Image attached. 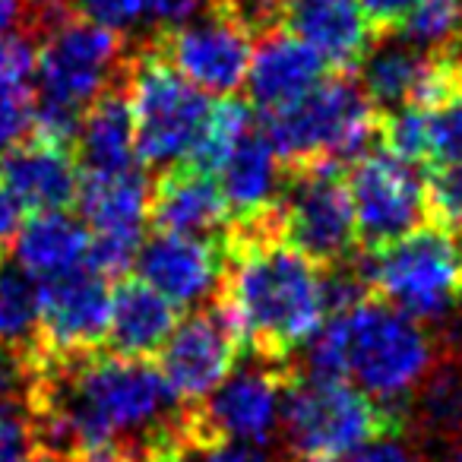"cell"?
<instances>
[{
  "label": "cell",
  "instance_id": "obj_1",
  "mask_svg": "<svg viewBox=\"0 0 462 462\" xmlns=\"http://www.w3.org/2000/svg\"><path fill=\"white\" fill-rule=\"evenodd\" d=\"M222 247L225 273L216 304L260 361L291 365L327 320L323 266L285 238L279 206L228 225Z\"/></svg>",
  "mask_w": 462,
  "mask_h": 462
},
{
  "label": "cell",
  "instance_id": "obj_2",
  "mask_svg": "<svg viewBox=\"0 0 462 462\" xmlns=\"http://www.w3.org/2000/svg\"><path fill=\"white\" fill-rule=\"evenodd\" d=\"M405 428V409L377 402L352 380L291 371L279 409L285 453L291 462H342L380 437Z\"/></svg>",
  "mask_w": 462,
  "mask_h": 462
},
{
  "label": "cell",
  "instance_id": "obj_3",
  "mask_svg": "<svg viewBox=\"0 0 462 462\" xmlns=\"http://www.w3.org/2000/svg\"><path fill=\"white\" fill-rule=\"evenodd\" d=\"M39 51V96L86 111L121 77L124 29L86 16L73 0H32L23 29Z\"/></svg>",
  "mask_w": 462,
  "mask_h": 462
},
{
  "label": "cell",
  "instance_id": "obj_4",
  "mask_svg": "<svg viewBox=\"0 0 462 462\" xmlns=\"http://www.w3.org/2000/svg\"><path fill=\"white\" fill-rule=\"evenodd\" d=\"M263 134L282 168L346 165L367 152L380 130V108L367 98L352 70H333L298 102L263 115Z\"/></svg>",
  "mask_w": 462,
  "mask_h": 462
},
{
  "label": "cell",
  "instance_id": "obj_5",
  "mask_svg": "<svg viewBox=\"0 0 462 462\" xmlns=\"http://www.w3.org/2000/svg\"><path fill=\"white\" fill-rule=\"evenodd\" d=\"M336 317L346 346V380L377 402L405 409V399L415 396L430 367L440 361L434 336L421 320L380 298H367Z\"/></svg>",
  "mask_w": 462,
  "mask_h": 462
},
{
  "label": "cell",
  "instance_id": "obj_6",
  "mask_svg": "<svg viewBox=\"0 0 462 462\" xmlns=\"http://www.w3.org/2000/svg\"><path fill=\"white\" fill-rule=\"evenodd\" d=\"M355 260L371 295L415 320H443L462 304V231L428 222Z\"/></svg>",
  "mask_w": 462,
  "mask_h": 462
},
{
  "label": "cell",
  "instance_id": "obj_7",
  "mask_svg": "<svg viewBox=\"0 0 462 462\" xmlns=\"http://www.w3.org/2000/svg\"><path fill=\"white\" fill-rule=\"evenodd\" d=\"M121 79L134 115L140 165L165 168L184 159L212 108L206 92L180 77L152 39L127 54Z\"/></svg>",
  "mask_w": 462,
  "mask_h": 462
},
{
  "label": "cell",
  "instance_id": "obj_8",
  "mask_svg": "<svg viewBox=\"0 0 462 462\" xmlns=\"http://www.w3.org/2000/svg\"><path fill=\"white\" fill-rule=\"evenodd\" d=\"M279 216H282L285 238L323 270L346 263L358 251L352 190L342 165H310L285 171Z\"/></svg>",
  "mask_w": 462,
  "mask_h": 462
},
{
  "label": "cell",
  "instance_id": "obj_9",
  "mask_svg": "<svg viewBox=\"0 0 462 462\" xmlns=\"http://www.w3.org/2000/svg\"><path fill=\"white\" fill-rule=\"evenodd\" d=\"M295 365L260 361L245 371H231L222 386L199 402L187 405V434L193 453H209L225 443H260L273 440L279 428L282 393Z\"/></svg>",
  "mask_w": 462,
  "mask_h": 462
},
{
  "label": "cell",
  "instance_id": "obj_10",
  "mask_svg": "<svg viewBox=\"0 0 462 462\" xmlns=\"http://www.w3.org/2000/svg\"><path fill=\"white\" fill-rule=\"evenodd\" d=\"M152 184L143 168L127 171H83L77 206L89 225V257L86 263L102 276L117 279L136 263L143 247V225L149 218Z\"/></svg>",
  "mask_w": 462,
  "mask_h": 462
},
{
  "label": "cell",
  "instance_id": "obj_11",
  "mask_svg": "<svg viewBox=\"0 0 462 462\" xmlns=\"http://www.w3.org/2000/svg\"><path fill=\"white\" fill-rule=\"evenodd\" d=\"M358 228V251H380L430 222L428 184L415 165L386 149L361 152L346 171Z\"/></svg>",
  "mask_w": 462,
  "mask_h": 462
},
{
  "label": "cell",
  "instance_id": "obj_12",
  "mask_svg": "<svg viewBox=\"0 0 462 462\" xmlns=\"http://www.w3.org/2000/svg\"><path fill=\"white\" fill-rule=\"evenodd\" d=\"M162 58L197 89L231 96L247 83L254 58V35L218 10L206 7L199 20L152 35Z\"/></svg>",
  "mask_w": 462,
  "mask_h": 462
},
{
  "label": "cell",
  "instance_id": "obj_13",
  "mask_svg": "<svg viewBox=\"0 0 462 462\" xmlns=\"http://www.w3.org/2000/svg\"><path fill=\"white\" fill-rule=\"evenodd\" d=\"M245 342L218 304L199 308L174 327L159 352V371L184 405L209 396L235 371Z\"/></svg>",
  "mask_w": 462,
  "mask_h": 462
},
{
  "label": "cell",
  "instance_id": "obj_14",
  "mask_svg": "<svg viewBox=\"0 0 462 462\" xmlns=\"http://www.w3.org/2000/svg\"><path fill=\"white\" fill-rule=\"evenodd\" d=\"M42 348L51 358L96 352L108 333L111 289L108 276L89 263L58 276L39 279Z\"/></svg>",
  "mask_w": 462,
  "mask_h": 462
},
{
  "label": "cell",
  "instance_id": "obj_15",
  "mask_svg": "<svg viewBox=\"0 0 462 462\" xmlns=\"http://www.w3.org/2000/svg\"><path fill=\"white\" fill-rule=\"evenodd\" d=\"M136 270L146 285L178 308H193L216 298L225 273V247L212 238L159 231L143 241L136 254Z\"/></svg>",
  "mask_w": 462,
  "mask_h": 462
},
{
  "label": "cell",
  "instance_id": "obj_16",
  "mask_svg": "<svg viewBox=\"0 0 462 462\" xmlns=\"http://www.w3.org/2000/svg\"><path fill=\"white\" fill-rule=\"evenodd\" d=\"M0 178L20 197L26 209L48 212L77 206L83 168H79L73 146H60V143L42 140V136H26L16 146L4 149Z\"/></svg>",
  "mask_w": 462,
  "mask_h": 462
},
{
  "label": "cell",
  "instance_id": "obj_17",
  "mask_svg": "<svg viewBox=\"0 0 462 462\" xmlns=\"http://www.w3.org/2000/svg\"><path fill=\"white\" fill-rule=\"evenodd\" d=\"M282 29L333 70H358L377 39L358 0H282Z\"/></svg>",
  "mask_w": 462,
  "mask_h": 462
},
{
  "label": "cell",
  "instance_id": "obj_18",
  "mask_svg": "<svg viewBox=\"0 0 462 462\" xmlns=\"http://www.w3.org/2000/svg\"><path fill=\"white\" fill-rule=\"evenodd\" d=\"M149 218L159 231L209 238L231 222L228 203L212 174L174 162L159 174L149 193Z\"/></svg>",
  "mask_w": 462,
  "mask_h": 462
},
{
  "label": "cell",
  "instance_id": "obj_19",
  "mask_svg": "<svg viewBox=\"0 0 462 462\" xmlns=\"http://www.w3.org/2000/svg\"><path fill=\"white\" fill-rule=\"evenodd\" d=\"M323 70H327V60L314 48L285 29H273L254 45L251 73H247L254 105L263 115L285 108L308 96L323 79Z\"/></svg>",
  "mask_w": 462,
  "mask_h": 462
},
{
  "label": "cell",
  "instance_id": "obj_20",
  "mask_svg": "<svg viewBox=\"0 0 462 462\" xmlns=\"http://www.w3.org/2000/svg\"><path fill=\"white\" fill-rule=\"evenodd\" d=\"M174 327H178V304H171L143 279H121L111 289V314L105 339L115 355L149 361L162 352Z\"/></svg>",
  "mask_w": 462,
  "mask_h": 462
},
{
  "label": "cell",
  "instance_id": "obj_21",
  "mask_svg": "<svg viewBox=\"0 0 462 462\" xmlns=\"http://www.w3.org/2000/svg\"><path fill=\"white\" fill-rule=\"evenodd\" d=\"M216 180L222 187L225 203H228L231 212L228 225L251 222V218L266 216V212H273L279 206L285 168L270 136L254 127L238 143V149L228 155V162L216 174Z\"/></svg>",
  "mask_w": 462,
  "mask_h": 462
},
{
  "label": "cell",
  "instance_id": "obj_22",
  "mask_svg": "<svg viewBox=\"0 0 462 462\" xmlns=\"http://www.w3.org/2000/svg\"><path fill=\"white\" fill-rule=\"evenodd\" d=\"M77 159L83 171H127L140 165L124 79L111 83L83 111V124L77 134Z\"/></svg>",
  "mask_w": 462,
  "mask_h": 462
},
{
  "label": "cell",
  "instance_id": "obj_23",
  "mask_svg": "<svg viewBox=\"0 0 462 462\" xmlns=\"http://www.w3.org/2000/svg\"><path fill=\"white\" fill-rule=\"evenodd\" d=\"M14 241L16 263L35 279L77 270L89 257V228L83 218L67 216L64 209L35 212L29 222H23Z\"/></svg>",
  "mask_w": 462,
  "mask_h": 462
},
{
  "label": "cell",
  "instance_id": "obj_24",
  "mask_svg": "<svg viewBox=\"0 0 462 462\" xmlns=\"http://www.w3.org/2000/svg\"><path fill=\"white\" fill-rule=\"evenodd\" d=\"M0 348L20 355L42 352L39 279L0 257Z\"/></svg>",
  "mask_w": 462,
  "mask_h": 462
},
{
  "label": "cell",
  "instance_id": "obj_25",
  "mask_svg": "<svg viewBox=\"0 0 462 462\" xmlns=\"http://www.w3.org/2000/svg\"><path fill=\"white\" fill-rule=\"evenodd\" d=\"M415 415L424 434L449 443L462 440V361H437L415 390Z\"/></svg>",
  "mask_w": 462,
  "mask_h": 462
},
{
  "label": "cell",
  "instance_id": "obj_26",
  "mask_svg": "<svg viewBox=\"0 0 462 462\" xmlns=\"http://www.w3.org/2000/svg\"><path fill=\"white\" fill-rule=\"evenodd\" d=\"M251 130H254L251 105L241 102V98L225 96L222 102L209 108L197 140L190 143V149H187V155L180 162L216 178L225 162H228V155L238 149V143L245 140Z\"/></svg>",
  "mask_w": 462,
  "mask_h": 462
},
{
  "label": "cell",
  "instance_id": "obj_27",
  "mask_svg": "<svg viewBox=\"0 0 462 462\" xmlns=\"http://www.w3.org/2000/svg\"><path fill=\"white\" fill-rule=\"evenodd\" d=\"M396 35L428 54L456 51L462 42V0H421Z\"/></svg>",
  "mask_w": 462,
  "mask_h": 462
},
{
  "label": "cell",
  "instance_id": "obj_28",
  "mask_svg": "<svg viewBox=\"0 0 462 462\" xmlns=\"http://www.w3.org/2000/svg\"><path fill=\"white\" fill-rule=\"evenodd\" d=\"M35 89L32 79L0 73V149H10L32 134Z\"/></svg>",
  "mask_w": 462,
  "mask_h": 462
},
{
  "label": "cell",
  "instance_id": "obj_29",
  "mask_svg": "<svg viewBox=\"0 0 462 462\" xmlns=\"http://www.w3.org/2000/svg\"><path fill=\"white\" fill-rule=\"evenodd\" d=\"M428 212L434 225L462 231V155L430 171Z\"/></svg>",
  "mask_w": 462,
  "mask_h": 462
},
{
  "label": "cell",
  "instance_id": "obj_30",
  "mask_svg": "<svg viewBox=\"0 0 462 462\" xmlns=\"http://www.w3.org/2000/svg\"><path fill=\"white\" fill-rule=\"evenodd\" d=\"M86 16L108 23L115 29H127L130 23L143 20V0H73Z\"/></svg>",
  "mask_w": 462,
  "mask_h": 462
},
{
  "label": "cell",
  "instance_id": "obj_31",
  "mask_svg": "<svg viewBox=\"0 0 462 462\" xmlns=\"http://www.w3.org/2000/svg\"><path fill=\"white\" fill-rule=\"evenodd\" d=\"M203 10V0H143V20L152 23L159 32L184 26Z\"/></svg>",
  "mask_w": 462,
  "mask_h": 462
},
{
  "label": "cell",
  "instance_id": "obj_32",
  "mask_svg": "<svg viewBox=\"0 0 462 462\" xmlns=\"http://www.w3.org/2000/svg\"><path fill=\"white\" fill-rule=\"evenodd\" d=\"M371 23L374 35H390L405 23V16L421 4V0H358Z\"/></svg>",
  "mask_w": 462,
  "mask_h": 462
},
{
  "label": "cell",
  "instance_id": "obj_33",
  "mask_svg": "<svg viewBox=\"0 0 462 462\" xmlns=\"http://www.w3.org/2000/svg\"><path fill=\"white\" fill-rule=\"evenodd\" d=\"M23 209H26V206L20 203V197H16V193L4 184V178H0V245H7V241H14L16 235H20Z\"/></svg>",
  "mask_w": 462,
  "mask_h": 462
},
{
  "label": "cell",
  "instance_id": "obj_34",
  "mask_svg": "<svg viewBox=\"0 0 462 462\" xmlns=\"http://www.w3.org/2000/svg\"><path fill=\"white\" fill-rule=\"evenodd\" d=\"M348 462H418L402 443H396L393 437H380L371 440L367 447H361L355 456H348Z\"/></svg>",
  "mask_w": 462,
  "mask_h": 462
},
{
  "label": "cell",
  "instance_id": "obj_35",
  "mask_svg": "<svg viewBox=\"0 0 462 462\" xmlns=\"http://www.w3.org/2000/svg\"><path fill=\"white\" fill-rule=\"evenodd\" d=\"M206 462H276L273 456H266L260 447L251 443H225L206 453Z\"/></svg>",
  "mask_w": 462,
  "mask_h": 462
},
{
  "label": "cell",
  "instance_id": "obj_36",
  "mask_svg": "<svg viewBox=\"0 0 462 462\" xmlns=\"http://www.w3.org/2000/svg\"><path fill=\"white\" fill-rule=\"evenodd\" d=\"M32 0H0V32H20Z\"/></svg>",
  "mask_w": 462,
  "mask_h": 462
},
{
  "label": "cell",
  "instance_id": "obj_37",
  "mask_svg": "<svg viewBox=\"0 0 462 462\" xmlns=\"http://www.w3.org/2000/svg\"><path fill=\"white\" fill-rule=\"evenodd\" d=\"M26 462H83V459H77V456L64 453V449L48 447V443H39V447H35L32 453H29Z\"/></svg>",
  "mask_w": 462,
  "mask_h": 462
}]
</instances>
